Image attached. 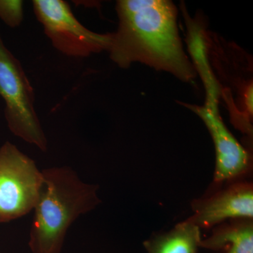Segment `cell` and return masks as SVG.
Returning a JSON list of instances; mask_svg holds the SVG:
<instances>
[{"mask_svg":"<svg viewBox=\"0 0 253 253\" xmlns=\"http://www.w3.org/2000/svg\"><path fill=\"white\" fill-rule=\"evenodd\" d=\"M0 96L5 102L4 118L11 132L46 152L48 141L36 113L33 86L19 60L5 46L1 34Z\"/></svg>","mask_w":253,"mask_h":253,"instance_id":"3","label":"cell"},{"mask_svg":"<svg viewBox=\"0 0 253 253\" xmlns=\"http://www.w3.org/2000/svg\"><path fill=\"white\" fill-rule=\"evenodd\" d=\"M201 229L186 219L173 229L151 237L144 243L147 253H199Z\"/></svg>","mask_w":253,"mask_h":253,"instance_id":"9","label":"cell"},{"mask_svg":"<svg viewBox=\"0 0 253 253\" xmlns=\"http://www.w3.org/2000/svg\"><path fill=\"white\" fill-rule=\"evenodd\" d=\"M193 202L194 214L188 218L200 229L214 227L226 220L253 219V184L239 180Z\"/></svg>","mask_w":253,"mask_h":253,"instance_id":"7","label":"cell"},{"mask_svg":"<svg viewBox=\"0 0 253 253\" xmlns=\"http://www.w3.org/2000/svg\"><path fill=\"white\" fill-rule=\"evenodd\" d=\"M42 173L28 244L32 253H61L73 223L101 204L99 187L84 182L67 166L46 168Z\"/></svg>","mask_w":253,"mask_h":253,"instance_id":"2","label":"cell"},{"mask_svg":"<svg viewBox=\"0 0 253 253\" xmlns=\"http://www.w3.org/2000/svg\"><path fill=\"white\" fill-rule=\"evenodd\" d=\"M24 18L21 0H0V20L9 27L21 26Z\"/></svg>","mask_w":253,"mask_h":253,"instance_id":"10","label":"cell"},{"mask_svg":"<svg viewBox=\"0 0 253 253\" xmlns=\"http://www.w3.org/2000/svg\"><path fill=\"white\" fill-rule=\"evenodd\" d=\"M201 247L212 251L227 249L226 253H253V219L229 220L218 226Z\"/></svg>","mask_w":253,"mask_h":253,"instance_id":"8","label":"cell"},{"mask_svg":"<svg viewBox=\"0 0 253 253\" xmlns=\"http://www.w3.org/2000/svg\"></svg>","mask_w":253,"mask_h":253,"instance_id":"11","label":"cell"},{"mask_svg":"<svg viewBox=\"0 0 253 253\" xmlns=\"http://www.w3.org/2000/svg\"><path fill=\"white\" fill-rule=\"evenodd\" d=\"M42 184V173L34 160L6 141L0 147V223L33 211Z\"/></svg>","mask_w":253,"mask_h":253,"instance_id":"4","label":"cell"},{"mask_svg":"<svg viewBox=\"0 0 253 253\" xmlns=\"http://www.w3.org/2000/svg\"><path fill=\"white\" fill-rule=\"evenodd\" d=\"M117 31L111 33L110 58L119 67L139 62L189 83L194 66L184 49L176 23L175 6L166 0H119Z\"/></svg>","mask_w":253,"mask_h":253,"instance_id":"1","label":"cell"},{"mask_svg":"<svg viewBox=\"0 0 253 253\" xmlns=\"http://www.w3.org/2000/svg\"><path fill=\"white\" fill-rule=\"evenodd\" d=\"M35 16L55 49L71 57H87L107 51L111 33L99 34L84 27L63 0H34Z\"/></svg>","mask_w":253,"mask_h":253,"instance_id":"5","label":"cell"},{"mask_svg":"<svg viewBox=\"0 0 253 253\" xmlns=\"http://www.w3.org/2000/svg\"><path fill=\"white\" fill-rule=\"evenodd\" d=\"M217 94H206L204 106L187 105L203 120L215 148L216 165L213 177L214 189L221 184L243 180L252 169V156L239 144L226 127L218 111ZM212 189V190H214Z\"/></svg>","mask_w":253,"mask_h":253,"instance_id":"6","label":"cell"}]
</instances>
